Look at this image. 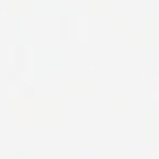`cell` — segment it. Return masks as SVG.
Listing matches in <instances>:
<instances>
[{
  "mask_svg": "<svg viewBox=\"0 0 159 159\" xmlns=\"http://www.w3.org/2000/svg\"><path fill=\"white\" fill-rule=\"evenodd\" d=\"M24 33H26L24 41H26V43H29V45H33V43H34V22H33V17H29L28 21H26Z\"/></svg>",
  "mask_w": 159,
  "mask_h": 159,
  "instance_id": "4",
  "label": "cell"
},
{
  "mask_svg": "<svg viewBox=\"0 0 159 159\" xmlns=\"http://www.w3.org/2000/svg\"><path fill=\"white\" fill-rule=\"evenodd\" d=\"M87 63H89V65H87V70H89V72H101V70H103V67L98 62H94V58H89Z\"/></svg>",
  "mask_w": 159,
  "mask_h": 159,
  "instance_id": "9",
  "label": "cell"
},
{
  "mask_svg": "<svg viewBox=\"0 0 159 159\" xmlns=\"http://www.w3.org/2000/svg\"><path fill=\"white\" fill-rule=\"evenodd\" d=\"M121 22H125V21H121V19H116V28H121Z\"/></svg>",
  "mask_w": 159,
  "mask_h": 159,
  "instance_id": "13",
  "label": "cell"
},
{
  "mask_svg": "<svg viewBox=\"0 0 159 159\" xmlns=\"http://www.w3.org/2000/svg\"><path fill=\"white\" fill-rule=\"evenodd\" d=\"M2 17H7V4H2Z\"/></svg>",
  "mask_w": 159,
  "mask_h": 159,
  "instance_id": "12",
  "label": "cell"
},
{
  "mask_svg": "<svg viewBox=\"0 0 159 159\" xmlns=\"http://www.w3.org/2000/svg\"><path fill=\"white\" fill-rule=\"evenodd\" d=\"M147 96L152 99H159V84H151L147 87Z\"/></svg>",
  "mask_w": 159,
  "mask_h": 159,
  "instance_id": "8",
  "label": "cell"
},
{
  "mask_svg": "<svg viewBox=\"0 0 159 159\" xmlns=\"http://www.w3.org/2000/svg\"><path fill=\"white\" fill-rule=\"evenodd\" d=\"M142 84H144V86H147V84H149V72H147V70L142 72Z\"/></svg>",
  "mask_w": 159,
  "mask_h": 159,
  "instance_id": "10",
  "label": "cell"
},
{
  "mask_svg": "<svg viewBox=\"0 0 159 159\" xmlns=\"http://www.w3.org/2000/svg\"><path fill=\"white\" fill-rule=\"evenodd\" d=\"M9 121L11 125H28L33 116V106L28 99H11L9 101Z\"/></svg>",
  "mask_w": 159,
  "mask_h": 159,
  "instance_id": "2",
  "label": "cell"
},
{
  "mask_svg": "<svg viewBox=\"0 0 159 159\" xmlns=\"http://www.w3.org/2000/svg\"><path fill=\"white\" fill-rule=\"evenodd\" d=\"M16 26H17L16 19H9V22H7V43L9 45H14V43L17 41V38H16V34H17Z\"/></svg>",
  "mask_w": 159,
  "mask_h": 159,
  "instance_id": "5",
  "label": "cell"
},
{
  "mask_svg": "<svg viewBox=\"0 0 159 159\" xmlns=\"http://www.w3.org/2000/svg\"><path fill=\"white\" fill-rule=\"evenodd\" d=\"M63 4H67V2H69V4H74V2H77V4H86L87 0H62Z\"/></svg>",
  "mask_w": 159,
  "mask_h": 159,
  "instance_id": "11",
  "label": "cell"
},
{
  "mask_svg": "<svg viewBox=\"0 0 159 159\" xmlns=\"http://www.w3.org/2000/svg\"><path fill=\"white\" fill-rule=\"evenodd\" d=\"M99 48L108 58H115V55H116V45L115 43H106V45H101Z\"/></svg>",
  "mask_w": 159,
  "mask_h": 159,
  "instance_id": "7",
  "label": "cell"
},
{
  "mask_svg": "<svg viewBox=\"0 0 159 159\" xmlns=\"http://www.w3.org/2000/svg\"><path fill=\"white\" fill-rule=\"evenodd\" d=\"M31 145V132L28 125H14L11 132V149L16 152H24Z\"/></svg>",
  "mask_w": 159,
  "mask_h": 159,
  "instance_id": "3",
  "label": "cell"
},
{
  "mask_svg": "<svg viewBox=\"0 0 159 159\" xmlns=\"http://www.w3.org/2000/svg\"><path fill=\"white\" fill-rule=\"evenodd\" d=\"M33 104V121L34 123H58L60 103L55 99H41Z\"/></svg>",
  "mask_w": 159,
  "mask_h": 159,
  "instance_id": "1",
  "label": "cell"
},
{
  "mask_svg": "<svg viewBox=\"0 0 159 159\" xmlns=\"http://www.w3.org/2000/svg\"><path fill=\"white\" fill-rule=\"evenodd\" d=\"M98 4L96 5H93L91 4L89 5V9H103V16H106V14H111V9H113V0H110V2H106V4H104L103 0H96Z\"/></svg>",
  "mask_w": 159,
  "mask_h": 159,
  "instance_id": "6",
  "label": "cell"
}]
</instances>
